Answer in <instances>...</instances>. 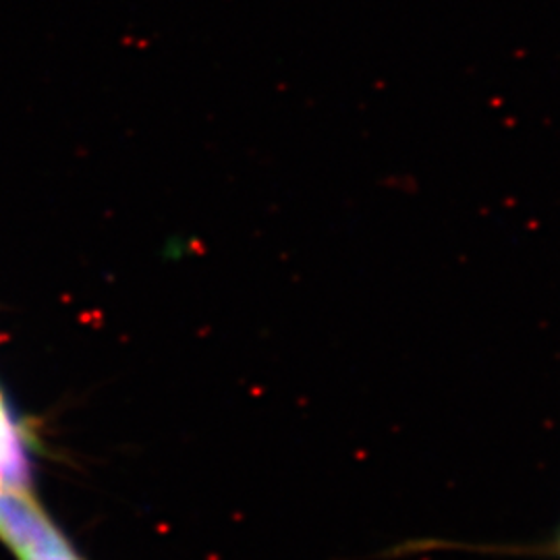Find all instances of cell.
<instances>
[{"label": "cell", "instance_id": "cell-1", "mask_svg": "<svg viewBox=\"0 0 560 560\" xmlns=\"http://www.w3.org/2000/svg\"><path fill=\"white\" fill-rule=\"evenodd\" d=\"M0 538L20 560H83L23 488L0 486Z\"/></svg>", "mask_w": 560, "mask_h": 560}, {"label": "cell", "instance_id": "cell-3", "mask_svg": "<svg viewBox=\"0 0 560 560\" xmlns=\"http://www.w3.org/2000/svg\"><path fill=\"white\" fill-rule=\"evenodd\" d=\"M13 428H15V423L9 418V413H7V409H4V405H2V400H0V451H2V446L9 441Z\"/></svg>", "mask_w": 560, "mask_h": 560}, {"label": "cell", "instance_id": "cell-2", "mask_svg": "<svg viewBox=\"0 0 560 560\" xmlns=\"http://www.w3.org/2000/svg\"><path fill=\"white\" fill-rule=\"evenodd\" d=\"M521 555H540V557H552V559L560 560V532L552 538V540L538 544L534 548H521Z\"/></svg>", "mask_w": 560, "mask_h": 560}]
</instances>
